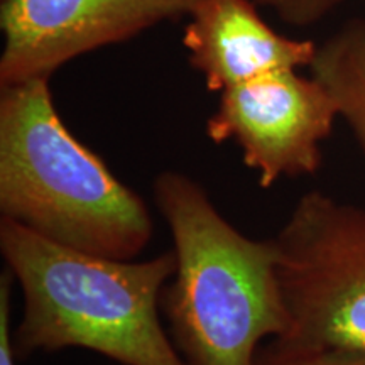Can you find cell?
I'll use <instances>...</instances> for the list:
<instances>
[{"mask_svg": "<svg viewBox=\"0 0 365 365\" xmlns=\"http://www.w3.org/2000/svg\"><path fill=\"white\" fill-rule=\"evenodd\" d=\"M0 252L22 293L17 360L85 349L122 365H188L161 322L175 250L118 261L56 244L0 218Z\"/></svg>", "mask_w": 365, "mask_h": 365, "instance_id": "1", "label": "cell"}, {"mask_svg": "<svg viewBox=\"0 0 365 365\" xmlns=\"http://www.w3.org/2000/svg\"><path fill=\"white\" fill-rule=\"evenodd\" d=\"M153 196L176 254L161 312L178 352L188 365H254L259 349L289 328L274 239L237 230L185 173L158 175Z\"/></svg>", "mask_w": 365, "mask_h": 365, "instance_id": "2", "label": "cell"}, {"mask_svg": "<svg viewBox=\"0 0 365 365\" xmlns=\"http://www.w3.org/2000/svg\"><path fill=\"white\" fill-rule=\"evenodd\" d=\"M0 212L44 239L118 261L135 259L153 237L148 205L68 130L46 78L2 86Z\"/></svg>", "mask_w": 365, "mask_h": 365, "instance_id": "3", "label": "cell"}, {"mask_svg": "<svg viewBox=\"0 0 365 365\" xmlns=\"http://www.w3.org/2000/svg\"><path fill=\"white\" fill-rule=\"evenodd\" d=\"M286 344L365 352V208L309 191L272 237Z\"/></svg>", "mask_w": 365, "mask_h": 365, "instance_id": "4", "label": "cell"}, {"mask_svg": "<svg viewBox=\"0 0 365 365\" xmlns=\"http://www.w3.org/2000/svg\"><path fill=\"white\" fill-rule=\"evenodd\" d=\"M339 107L325 85L296 70L259 76L223 90L207 135L215 144L235 143L259 185L314 175L322 168V143L331 134Z\"/></svg>", "mask_w": 365, "mask_h": 365, "instance_id": "5", "label": "cell"}, {"mask_svg": "<svg viewBox=\"0 0 365 365\" xmlns=\"http://www.w3.org/2000/svg\"><path fill=\"white\" fill-rule=\"evenodd\" d=\"M200 0H2L0 86L46 78L73 58L120 43Z\"/></svg>", "mask_w": 365, "mask_h": 365, "instance_id": "6", "label": "cell"}, {"mask_svg": "<svg viewBox=\"0 0 365 365\" xmlns=\"http://www.w3.org/2000/svg\"><path fill=\"white\" fill-rule=\"evenodd\" d=\"M254 0H200L182 36L207 88L222 91L269 73L312 66L318 46L289 39L261 19Z\"/></svg>", "mask_w": 365, "mask_h": 365, "instance_id": "7", "label": "cell"}, {"mask_svg": "<svg viewBox=\"0 0 365 365\" xmlns=\"http://www.w3.org/2000/svg\"><path fill=\"white\" fill-rule=\"evenodd\" d=\"M312 73L325 85L365 154V19H355L318 46Z\"/></svg>", "mask_w": 365, "mask_h": 365, "instance_id": "8", "label": "cell"}, {"mask_svg": "<svg viewBox=\"0 0 365 365\" xmlns=\"http://www.w3.org/2000/svg\"><path fill=\"white\" fill-rule=\"evenodd\" d=\"M254 365H365V352L313 349L272 339L259 349Z\"/></svg>", "mask_w": 365, "mask_h": 365, "instance_id": "9", "label": "cell"}, {"mask_svg": "<svg viewBox=\"0 0 365 365\" xmlns=\"http://www.w3.org/2000/svg\"><path fill=\"white\" fill-rule=\"evenodd\" d=\"M279 14L282 21L294 26H309L327 16L346 0H254Z\"/></svg>", "mask_w": 365, "mask_h": 365, "instance_id": "10", "label": "cell"}, {"mask_svg": "<svg viewBox=\"0 0 365 365\" xmlns=\"http://www.w3.org/2000/svg\"><path fill=\"white\" fill-rule=\"evenodd\" d=\"M14 276L11 271H4L0 276V365H16L17 357L12 346V327H11V296L14 286Z\"/></svg>", "mask_w": 365, "mask_h": 365, "instance_id": "11", "label": "cell"}]
</instances>
